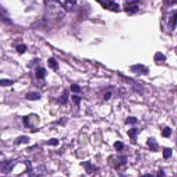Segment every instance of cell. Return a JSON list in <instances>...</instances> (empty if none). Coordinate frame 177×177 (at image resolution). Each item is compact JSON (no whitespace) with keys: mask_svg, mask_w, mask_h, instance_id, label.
Here are the masks:
<instances>
[{"mask_svg":"<svg viewBox=\"0 0 177 177\" xmlns=\"http://www.w3.org/2000/svg\"><path fill=\"white\" fill-rule=\"evenodd\" d=\"M46 4V10L48 15L62 17L64 15V12L61 4L59 1H44Z\"/></svg>","mask_w":177,"mask_h":177,"instance_id":"1","label":"cell"},{"mask_svg":"<svg viewBox=\"0 0 177 177\" xmlns=\"http://www.w3.org/2000/svg\"><path fill=\"white\" fill-rule=\"evenodd\" d=\"M109 165L114 167H118L119 165H125L127 162V157L126 156H118V157H109Z\"/></svg>","mask_w":177,"mask_h":177,"instance_id":"2","label":"cell"},{"mask_svg":"<svg viewBox=\"0 0 177 177\" xmlns=\"http://www.w3.org/2000/svg\"><path fill=\"white\" fill-rule=\"evenodd\" d=\"M136 1H127L124 6V10L128 14H135L139 10V6Z\"/></svg>","mask_w":177,"mask_h":177,"instance_id":"3","label":"cell"},{"mask_svg":"<svg viewBox=\"0 0 177 177\" xmlns=\"http://www.w3.org/2000/svg\"><path fill=\"white\" fill-rule=\"evenodd\" d=\"M132 72L137 75H147L149 73V69L143 64H135L130 67Z\"/></svg>","mask_w":177,"mask_h":177,"instance_id":"4","label":"cell"},{"mask_svg":"<svg viewBox=\"0 0 177 177\" xmlns=\"http://www.w3.org/2000/svg\"><path fill=\"white\" fill-rule=\"evenodd\" d=\"M167 25L172 31H174L176 29L177 25V9L172 10L170 12L167 17Z\"/></svg>","mask_w":177,"mask_h":177,"instance_id":"5","label":"cell"},{"mask_svg":"<svg viewBox=\"0 0 177 177\" xmlns=\"http://www.w3.org/2000/svg\"><path fill=\"white\" fill-rule=\"evenodd\" d=\"M99 3L102 4L104 6V8L110 10L111 11L119 12L121 10L119 4L113 1H99Z\"/></svg>","mask_w":177,"mask_h":177,"instance_id":"6","label":"cell"},{"mask_svg":"<svg viewBox=\"0 0 177 177\" xmlns=\"http://www.w3.org/2000/svg\"><path fill=\"white\" fill-rule=\"evenodd\" d=\"M15 165L16 163L14 161H6L3 162L1 164V172L4 174H9Z\"/></svg>","mask_w":177,"mask_h":177,"instance_id":"7","label":"cell"},{"mask_svg":"<svg viewBox=\"0 0 177 177\" xmlns=\"http://www.w3.org/2000/svg\"><path fill=\"white\" fill-rule=\"evenodd\" d=\"M80 165L83 166V167L85 168L86 172L87 174H91L93 172L96 171L98 169V167H96L94 165H93L90 163V162L87 161V162H83V163H81Z\"/></svg>","mask_w":177,"mask_h":177,"instance_id":"8","label":"cell"},{"mask_svg":"<svg viewBox=\"0 0 177 177\" xmlns=\"http://www.w3.org/2000/svg\"><path fill=\"white\" fill-rule=\"evenodd\" d=\"M46 70L45 68L43 67H37L35 70V75L36 78L39 80H44L45 79V77L46 75Z\"/></svg>","mask_w":177,"mask_h":177,"instance_id":"9","label":"cell"},{"mask_svg":"<svg viewBox=\"0 0 177 177\" xmlns=\"http://www.w3.org/2000/svg\"><path fill=\"white\" fill-rule=\"evenodd\" d=\"M147 145L152 151H157L159 149V144L154 138H149L147 141Z\"/></svg>","mask_w":177,"mask_h":177,"instance_id":"10","label":"cell"},{"mask_svg":"<svg viewBox=\"0 0 177 177\" xmlns=\"http://www.w3.org/2000/svg\"><path fill=\"white\" fill-rule=\"evenodd\" d=\"M48 66L54 71H57L59 69L58 62L54 58H50L47 61Z\"/></svg>","mask_w":177,"mask_h":177,"instance_id":"11","label":"cell"},{"mask_svg":"<svg viewBox=\"0 0 177 177\" xmlns=\"http://www.w3.org/2000/svg\"><path fill=\"white\" fill-rule=\"evenodd\" d=\"M26 98L29 100H38L41 98V95L38 92H31L26 94Z\"/></svg>","mask_w":177,"mask_h":177,"instance_id":"12","label":"cell"},{"mask_svg":"<svg viewBox=\"0 0 177 177\" xmlns=\"http://www.w3.org/2000/svg\"><path fill=\"white\" fill-rule=\"evenodd\" d=\"M139 134V129L138 128H132L129 131L127 132L128 136L131 138V140L133 141H136L138 137V135Z\"/></svg>","mask_w":177,"mask_h":177,"instance_id":"13","label":"cell"},{"mask_svg":"<svg viewBox=\"0 0 177 177\" xmlns=\"http://www.w3.org/2000/svg\"><path fill=\"white\" fill-rule=\"evenodd\" d=\"M30 141V138L29 137L26 136H22L17 138L14 141L15 145H20V144H26V143H29Z\"/></svg>","mask_w":177,"mask_h":177,"instance_id":"14","label":"cell"},{"mask_svg":"<svg viewBox=\"0 0 177 177\" xmlns=\"http://www.w3.org/2000/svg\"><path fill=\"white\" fill-rule=\"evenodd\" d=\"M63 6L65 8V10H67V11L71 12V10L73 9L75 4H77L76 1H66L63 2Z\"/></svg>","mask_w":177,"mask_h":177,"instance_id":"15","label":"cell"},{"mask_svg":"<svg viewBox=\"0 0 177 177\" xmlns=\"http://www.w3.org/2000/svg\"><path fill=\"white\" fill-rule=\"evenodd\" d=\"M68 96L69 94L67 91H64V94H63L62 96H61L60 98H58V102L61 105H65L67 104V102H68Z\"/></svg>","mask_w":177,"mask_h":177,"instance_id":"16","label":"cell"},{"mask_svg":"<svg viewBox=\"0 0 177 177\" xmlns=\"http://www.w3.org/2000/svg\"><path fill=\"white\" fill-rule=\"evenodd\" d=\"M154 59L156 62H165L166 60V57L161 52H157L154 55Z\"/></svg>","mask_w":177,"mask_h":177,"instance_id":"17","label":"cell"},{"mask_svg":"<svg viewBox=\"0 0 177 177\" xmlns=\"http://www.w3.org/2000/svg\"><path fill=\"white\" fill-rule=\"evenodd\" d=\"M27 46L25 44H18L16 46V50L20 54H23L26 51Z\"/></svg>","mask_w":177,"mask_h":177,"instance_id":"18","label":"cell"},{"mask_svg":"<svg viewBox=\"0 0 177 177\" xmlns=\"http://www.w3.org/2000/svg\"><path fill=\"white\" fill-rule=\"evenodd\" d=\"M137 123H138V120H137L136 117L134 116L128 117L125 121L126 125H135Z\"/></svg>","mask_w":177,"mask_h":177,"instance_id":"19","label":"cell"},{"mask_svg":"<svg viewBox=\"0 0 177 177\" xmlns=\"http://www.w3.org/2000/svg\"><path fill=\"white\" fill-rule=\"evenodd\" d=\"M172 134V129L170 128L169 127H165V129H163V133H162V136L165 138H169V137L171 136Z\"/></svg>","mask_w":177,"mask_h":177,"instance_id":"20","label":"cell"},{"mask_svg":"<svg viewBox=\"0 0 177 177\" xmlns=\"http://www.w3.org/2000/svg\"><path fill=\"white\" fill-rule=\"evenodd\" d=\"M163 157L165 158V159H168V158L171 157L172 155V149L170 148H165L164 149L163 151Z\"/></svg>","mask_w":177,"mask_h":177,"instance_id":"21","label":"cell"},{"mask_svg":"<svg viewBox=\"0 0 177 177\" xmlns=\"http://www.w3.org/2000/svg\"><path fill=\"white\" fill-rule=\"evenodd\" d=\"M70 88H71V90L72 91L73 93H80L81 91V88L78 85H77V84H72L70 86Z\"/></svg>","mask_w":177,"mask_h":177,"instance_id":"22","label":"cell"},{"mask_svg":"<svg viewBox=\"0 0 177 177\" xmlns=\"http://www.w3.org/2000/svg\"><path fill=\"white\" fill-rule=\"evenodd\" d=\"M114 147L118 151H121L124 148V144L121 141H117L114 143Z\"/></svg>","mask_w":177,"mask_h":177,"instance_id":"23","label":"cell"},{"mask_svg":"<svg viewBox=\"0 0 177 177\" xmlns=\"http://www.w3.org/2000/svg\"><path fill=\"white\" fill-rule=\"evenodd\" d=\"M14 82L10 80H1V85L2 87H8V86H10L13 85Z\"/></svg>","mask_w":177,"mask_h":177,"instance_id":"24","label":"cell"},{"mask_svg":"<svg viewBox=\"0 0 177 177\" xmlns=\"http://www.w3.org/2000/svg\"><path fill=\"white\" fill-rule=\"evenodd\" d=\"M46 144L53 145V146H56L59 144V140L57 138H51L50 140H48L47 142L46 143Z\"/></svg>","mask_w":177,"mask_h":177,"instance_id":"25","label":"cell"},{"mask_svg":"<svg viewBox=\"0 0 177 177\" xmlns=\"http://www.w3.org/2000/svg\"><path fill=\"white\" fill-rule=\"evenodd\" d=\"M72 100L73 101V102L75 103L76 105H79L80 102L81 101V98L80 96H78L76 95H73L72 97H71Z\"/></svg>","mask_w":177,"mask_h":177,"instance_id":"26","label":"cell"},{"mask_svg":"<svg viewBox=\"0 0 177 177\" xmlns=\"http://www.w3.org/2000/svg\"><path fill=\"white\" fill-rule=\"evenodd\" d=\"M111 96H112V93H111V91H107L106 94H105V96H104V100L106 101L109 100L111 97Z\"/></svg>","mask_w":177,"mask_h":177,"instance_id":"27","label":"cell"},{"mask_svg":"<svg viewBox=\"0 0 177 177\" xmlns=\"http://www.w3.org/2000/svg\"><path fill=\"white\" fill-rule=\"evenodd\" d=\"M157 177H166V175L165 174V172H164L163 170H159V172H158V174H157Z\"/></svg>","mask_w":177,"mask_h":177,"instance_id":"28","label":"cell"},{"mask_svg":"<svg viewBox=\"0 0 177 177\" xmlns=\"http://www.w3.org/2000/svg\"><path fill=\"white\" fill-rule=\"evenodd\" d=\"M139 177H154V176L151 174H144V175H142Z\"/></svg>","mask_w":177,"mask_h":177,"instance_id":"29","label":"cell"},{"mask_svg":"<svg viewBox=\"0 0 177 177\" xmlns=\"http://www.w3.org/2000/svg\"><path fill=\"white\" fill-rule=\"evenodd\" d=\"M119 177H127V176H125L123 174H119Z\"/></svg>","mask_w":177,"mask_h":177,"instance_id":"30","label":"cell"}]
</instances>
